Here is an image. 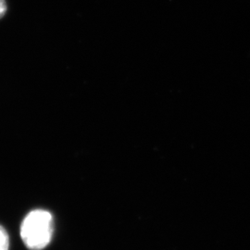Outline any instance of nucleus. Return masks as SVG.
<instances>
[{"label": "nucleus", "instance_id": "f03ea898", "mask_svg": "<svg viewBox=\"0 0 250 250\" xmlns=\"http://www.w3.org/2000/svg\"><path fill=\"white\" fill-rule=\"evenodd\" d=\"M9 238L7 231L0 225V250H9Z\"/></svg>", "mask_w": 250, "mask_h": 250}, {"label": "nucleus", "instance_id": "f257e3e1", "mask_svg": "<svg viewBox=\"0 0 250 250\" xmlns=\"http://www.w3.org/2000/svg\"><path fill=\"white\" fill-rule=\"evenodd\" d=\"M53 217L43 209L31 211L21 226V237L27 249L42 250L50 243L53 234Z\"/></svg>", "mask_w": 250, "mask_h": 250}, {"label": "nucleus", "instance_id": "7ed1b4c3", "mask_svg": "<svg viewBox=\"0 0 250 250\" xmlns=\"http://www.w3.org/2000/svg\"><path fill=\"white\" fill-rule=\"evenodd\" d=\"M7 3L6 0H0V19L3 18L7 12Z\"/></svg>", "mask_w": 250, "mask_h": 250}]
</instances>
